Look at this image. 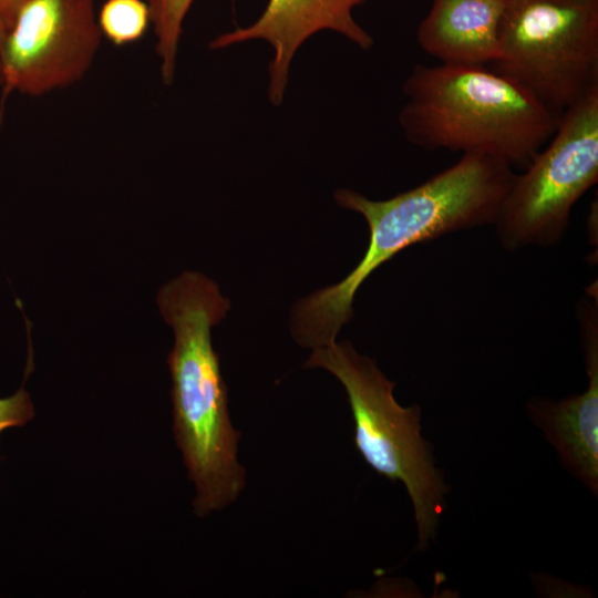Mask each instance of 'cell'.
<instances>
[{"instance_id": "1", "label": "cell", "mask_w": 598, "mask_h": 598, "mask_svg": "<svg viewBox=\"0 0 598 598\" xmlns=\"http://www.w3.org/2000/svg\"><path fill=\"white\" fill-rule=\"evenodd\" d=\"M513 168L482 153H466L419 186L384 200L338 189L336 202L362 215L369 244L362 259L341 281L299 300L290 330L298 344H331L353 317V300L365 279L403 249L446 234L493 225L509 187Z\"/></svg>"}, {"instance_id": "2", "label": "cell", "mask_w": 598, "mask_h": 598, "mask_svg": "<svg viewBox=\"0 0 598 598\" xmlns=\"http://www.w3.org/2000/svg\"><path fill=\"white\" fill-rule=\"evenodd\" d=\"M157 305L174 331L167 358L173 431L196 487L194 513L202 517L231 504L246 483L237 457L240 433L230 421L227 388L212 341V329L226 317L230 302L213 280L184 271L161 288Z\"/></svg>"}, {"instance_id": "3", "label": "cell", "mask_w": 598, "mask_h": 598, "mask_svg": "<svg viewBox=\"0 0 598 598\" xmlns=\"http://www.w3.org/2000/svg\"><path fill=\"white\" fill-rule=\"evenodd\" d=\"M403 93L399 122L411 144L487 154L512 168L530 164L561 117L485 66L416 64Z\"/></svg>"}, {"instance_id": "4", "label": "cell", "mask_w": 598, "mask_h": 598, "mask_svg": "<svg viewBox=\"0 0 598 598\" xmlns=\"http://www.w3.org/2000/svg\"><path fill=\"white\" fill-rule=\"evenodd\" d=\"M305 367L324 369L343 385L355 446L377 473L404 484L414 507L416 548L425 550L435 537L447 486L421 436V409L401 406L393 396L394 383L348 341L313 349Z\"/></svg>"}, {"instance_id": "5", "label": "cell", "mask_w": 598, "mask_h": 598, "mask_svg": "<svg viewBox=\"0 0 598 598\" xmlns=\"http://www.w3.org/2000/svg\"><path fill=\"white\" fill-rule=\"evenodd\" d=\"M489 65L563 115L598 87V0H506Z\"/></svg>"}, {"instance_id": "6", "label": "cell", "mask_w": 598, "mask_h": 598, "mask_svg": "<svg viewBox=\"0 0 598 598\" xmlns=\"http://www.w3.org/2000/svg\"><path fill=\"white\" fill-rule=\"evenodd\" d=\"M513 174L493 224L506 250L549 247L567 231L576 203L598 181V87L568 107L530 164Z\"/></svg>"}, {"instance_id": "7", "label": "cell", "mask_w": 598, "mask_h": 598, "mask_svg": "<svg viewBox=\"0 0 598 598\" xmlns=\"http://www.w3.org/2000/svg\"><path fill=\"white\" fill-rule=\"evenodd\" d=\"M94 0H31L0 33L2 101L41 96L75 84L101 45Z\"/></svg>"}, {"instance_id": "8", "label": "cell", "mask_w": 598, "mask_h": 598, "mask_svg": "<svg viewBox=\"0 0 598 598\" xmlns=\"http://www.w3.org/2000/svg\"><path fill=\"white\" fill-rule=\"evenodd\" d=\"M367 0H268L251 24L216 37L213 50L250 40H265L274 49L269 63V100L282 103L289 69L297 50L312 34L331 30L363 50L373 45L372 37L355 21L353 9Z\"/></svg>"}, {"instance_id": "9", "label": "cell", "mask_w": 598, "mask_h": 598, "mask_svg": "<svg viewBox=\"0 0 598 598\" xmlns=\"http://www.w3.org/2000/svg\"><path fill=\"white\" fill-rule=\"evenodd\" d=\"M581 299L577 317L582 338L588 388L560 401L533 399V421L556 447L561 463L591 492L598 491V313L597 290Z\"/></svg>"}, {"instance_id": "10", "label": "cell", "mask_w": 598, "mask_h": 598, "mask_svg": "<svg viewBox=\"0 0 598 598\" xmlns=\"http://www.w3.org/2000/svg\"><path fill=\"white\" fill-rule=\"evenodd\" d=\"M505 4L506 0H432L416 41L441 64L489 65L498 54Z\"/></svg>"}, {"instance_id": "11", "label": "cell", "mask_w": 598, "mask_h": 598, "mask_svg": "<svg viewBox=\"0 0 598 598\" xmlns=\"http://www.w3.org/2000/svg\"><path fill=\"white\" fill-rule=\"evenodd\" d=\"M151 12V25L156 38L155 51L161 61L164 84L175 76L178 44L185 17L194 0H145Z\"/></svg>"}, {"instance_id": "12", "label": "cell", "mask_w": 598, "mask_h": 598, "mask_svg": "<svg viewBox=\"0 0 598 598\" xmlns=\"http://www.w3.org/2000/svg\"><path fill=\"white\" fill-rule=\"evenodd\" d=\"M102 37L116 47L138 41L151 25V12L145 0H106L99 14Z\"/></svg>"}, {"instance_id": "13", "label": "cell", "mask_w": 598, "mask_h": 598, "mask_svg": "<svg viewBox=\"0 0 598 598\" xmlns=\"http://www.w3.org/2000/svg\"><path fill=\"white\" fill-rule=\"evenodd\" d=\"M33 416L34 408L23 386L10 396L0 398V434L10 427L25 425Z\"/></svg>"}, {"instance_id": "14", "label": "cell", "mask_w": 598, "mask_h": 598, "mask_svg": "<svg viewBox=\"0 0 598 598\" xmlns=\"http://www.w3.org/2000/svg\"><path fill=\"white\" fill-rule=\"evenodd\" d=\"M31 0H0V33L14 21L20 10Z\"/></svg>"}]
</instances>
